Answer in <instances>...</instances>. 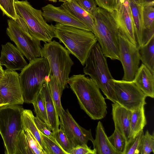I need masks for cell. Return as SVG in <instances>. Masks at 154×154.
I'll return each mask as SVG.
<instances>
[{"instance_id": "30bf717a", "label": "cell", "mask_w": 154, "mask_h": 154, "mask_svg": "<svg viewBox=\"0 0 154 154\" xmlns=\"http://www.w3.org/2000/svg\"><path fill=\"white\" fill-rule=\"evenodd\" d=\"M115 91L118 103L133 111L146 104L145 94L133 81L114 79Z\"/></svg>"}, {"instance_id": "f6af8a7d", "label": "cell", "mask_w": 154, "mask_h": 154, "mask_svg": "<svg viewBox=\"0 0 154 154\" xmlns=\"http://www.w3.org/2000/svg\"><path fill=\"white\" fill-rule=\"evenodd\" d=\"M60 2H62L63 3H65L67 1H69L70 0H58Z\"/></svg>"}, {"instance_id": "4316f807", "label": "cell", "mask_w": 154, "mask_h": 154, "mask_svg": "<svg viewBox=\"0 0 154 154\" xmlns=\"http://www.w3.org/2000/svg\"><path fill=\"white\" fill-rule=\"evenodd\" d=\"M142 6V17L145 32L146 31H153L154 3L147 4Z\"/></svg>"}, {"instance_id": "836d02e7", "label": "cell", "mask_w": 154, "mask_h": 154, "mask_svg": "<svg viewBox=\"0 0 154 154\" xmlns=\"http://www.w3.org/2000/svg\"><path fill=\"white\" fill-rule=\"evenodd\" d=\"M154 153V134H150L147 130L143 137L140 154Z\"/></svg>"}, {"instance_id": "44dd1931", "label": "cell", "mask_w": 154, "mask_h": 154, "mask_svg": "<svg viewBox=\"0 0 154 154\" xmlns=\"http://www.w3.org/2000/svg\"><path fill=\"white\" fill-rule=\"evenodd\" d=\"M48 82L44 84L41 91L45 99L46 109L49 122V128L52 132L59 128L60 120L54 102L51 97Z\"/></svg>"}, {"instance_id": "7bdbcfd3", "label": "cell", "mask_w": 154, "mask_h": 154, "mask_svg": "<svg viewBox=\"0 0 154 154\" xmlns=\"http://www.w3.org/2000/svg\"><path fill=\"white\" fill-rule=\"evenodd\" d=\"M122 0H116V3H117V8L122 3Z\"/></svg>"}, {"instance_id": "8fae6325", "label": "cell", "mask_w": 154, "mask_h": 154, "mask_svg": "<svg viewBox=\"0 0 154 154\" xmlns=\"http://www.w3.org/2000/svg\"><path fill=\"white\" fill-rule=\"evenodd\" d=\"M119 60L124 72L122 80L132 81L139 68L140 47L130 42L120 34L119 38Z\"/></svg>"}, {"instance_id": "8992f818", "label": "cell", "mask_w": 154, "mask_h": 154, "mask_svg": "<svg viewBox=\"0 0 154 154\" xmlns=\"http://www.w3.org/2000/svg\"><path fill=\"white\" fill-rule=\"evenodd\" d=\"M69 54L65 48L54 40L45 43L42 47L41 57L48 60L62 93L68 84L71 68L74 64Z\"/></svg>"}, {"instance_id": "d4e9b609", "label": "cell", "mask_w": 154, "mask_h": 154, "mask_svg": "<svg viewBox=\"0 0 154 154\" xmlns=\"http://www.w3.org/2000/svg\"><path fill=\"white\" fill-rule=\"evenodd\" d=\"M140 59L154 75V36L145 45L140 47Z\"/></svg>"}, {"instance_id": "7402d4cb", "label": "cell", "mask_w": 154, "mask_h": 154, "mask_svg": "<svg viewBox=\"0 0 154 154\" xmlns=\"http://www.w3.org/2000/svg\"><path fill=\"white\" fill-rule=\"evenodd\" d=\"M128 0L134 27L135 37L140 47L143 45L145 32L142 17V6Z\"/></svg>"}, {"instance_id": "2e32d148", "label": "cell", "mask_w": 154, "mask_h": 154, "mask_svg": "<svg viewBox=\"0 0 154 154\" xmlns=\"http://www.w3.org/2000/svg\"><path fill=\"white\" fill-rule=\"evenodd\" d=\"M0 63L6 69L21 70L28 63L17 48L9 42L2 45Z\"/></svg>"}, {"instance_id": "d6a6232c", "label": "cell", "mask_w": 154, "mask_h": 154, "mask_svg": "<svg viewBox=\"0 0 154 154\" xmlns=\"http://www.w3.org/2000/svg\"><path fill=\"white\" fill-rule=\"evenodd\" d=\"M40 133L48 154H68L55 140H53L41 132Z\"/></svg>"}, {"instance_id": "c3c4849f", "label": "cell", "mask_w": 154, "mask_h": 154, "mask_svg": "<svg viewBox=\"0 0 154 154\" xmlns=\"http://www.w3.org/2000/svg\"></svg>"}, {"instance_id": "bcb514c9", "label": "cell", "mask_w": 154, "mask_h": 154, "mask_svg": "<svg viewBox=\"0 0 154 154\" xmlns=\"http://www.w3.org/2000/svg\"><path fill=\"white\" fill-rule=\"evenodd\" d=\"M49 1L52 2H57V0H48Z\"/></svg>"}, {"instance_id": "7c38bea8", "label": "cell", "mask_w": 154, "mask_h": 154, "mask_svg": "<svg viewBox=\"0 0 154 154\" xmlns=\"http://www.w3.org/2000/svg\"><path fill=\"white\" fill-rule=\"evenodd\" d=\"M0 95L6 105H22L24 103L19 75L15 71L4 70L0 80Z\"/></svg>"}, {"instance_id": "484cf974", "label": "cell", "mask_w": 154, "mask_h": 154, "mask_svg": "<svg viewBox=\"0 0 154 154\" xmlns=\"http://www.w3.org/2000/svg\"><path fill=\"white\" fill-rule=\"evenodd\" d=\"M48 83L51 97L60 118L64 110L62 106L60 100L62 93L61 91L57 80L52 73L50 76V79Z\"/></svg>"}, {"instance_id": "ab89813d", "label": "cell", "mask_w": 154, "mask_h": 154, "mask_svg": "<svg viewBox=\"0 0 154 154\" xmlns=\"http://www.w3.org/2000/svg\"><path fill=\"white\" fill-rule=\"evenodd\" d=\"M99 7L111 11L117 8L116 0H95Z\"/></svg>"}, {"instance_id": "ee69618b", "label": "cell", "mask_w": 154, "mask_h": 154, "mask_svg": "<svg viewBox=\"0 0 154 154\" xmlns=\"http://www.w3.org/2000/svg\"><path fill=\"white\" fill-rule=\"evenodd\" d=\"M4 72V70L3 69L2 65L0 63V74L3 75Z\"/></svg>"}, {"instance_id": "60d3db41", "label": "cell", "mask_w": 154, "mask_h": 154, "mask_svg": "<svg viewBox=\"0 0 154 154\" xmlns=\"http://www.w3.org/2000/svg\"><path fill=\"white\" fill-rule=\"evenodd\" d=\"M132 2L134 3L139 5H142L144 3V0H129Z\"/></svg>"}, {"instance_id": "1f68e13d", "label": "cell", "mask_w": 154, "mask_h": 154, "mask_svg": "<svg viewBox=\"0 0 154 154\" xmlns=\"http://www.w3.org/2000/svg\"><path fill=\"white\" fill-rule=\"evenodd\" d=\"M52 135L60 147L68 154H69L70 151L74 146L62 129L60 128L57 131L52 132Z\"/></svg>"}, {"instance_id": "5bb4252c", "label": "cell", "mask_w": 154, "mask_h": 154, "mask_svg": "<svg viewBox=\"0 0 154 154\" xmlns=\"http://www.w3.org/2000/svg\"><path fill=\"white\" fill-rule=\"evenodd\" d=\"M42 10V16L46 21H54L63 25L91 31L88 27L60 7L48 4L43 7Z\"/></svg>"}, {"instance_id": "ba28073f", "label": "cell", "mask_w": 154, "mask_h": 154, "mask_svg": "<svg viewBox=\"0 0 154 154\" xmlns=\"http://www.w3.org/2000/svg\"><path fill=\"white\" fill-rule=\"evenodd\" d=\"M24 109L20 105L0 107V134L6 154H14L16 140L23 129L22 115Z\"/></svg>"}, {"instance_id": "7a4b0ae2", "label": "cell", "mask_w": 154, "mask_h": 154, "mask_svg": "<svg viewBox=\"0 0 154 154\" xmlns=\"http://www.w3.org/2000/svg\"><path fill=\"white\" fill-rule=\"evenodd\" d=\"M92 15L94 21L93 33L103 54L112 60H119V38L120 33L117 10L109 11L98 7Z\"/></svg>"}, {"instance_id": "f35d334b", "label": "cell", "mask_w": 154, "mask_h": 154, "mask_svg": "<svg viewBox=\"0 0 154 154\" xmlns=\"http://www.w3.org/2000/svg\"><path fill=\"white\" fill-rule=\"evenodd\" d=\"M69 154H96V153L94 149H91L87 144H85L73 147Z\"/></svg>"}, {"instance_id": "6da1fadb", "label": "cell", "mask_w": 154, "mask_h": 154, "mask_svg": "<svg viewBox=\"0 0 154 154\" xmlns=\"http://www.w3.org/2000/svg\"><path fill=\"white\" fill-rule=\"evenodd\" d=\"M68 83L76 95L80 107L92 119L100 120L107 114L105 99L97 83L85 75H74Z\"/></svg>"}, {"instance_id": "9c48e42d", "label": "cell", "mask_w": 154, "mask_h": 154, "mask_svg": "<svg viewBox=\"0 0 154 154\" xmlns=\"http://www.w3.org/2000/svg\"><path fill=\"white\" fill-rule=\"evenodd\" d=\"M6 33L23 56L30 61L41 57V41L32 37L14 20L7 21Z\"/></svg>"}, {"instance_id": "5b68a950", "label": "cell", "mask_w": 154, "mask_h": 154, "mask_svg": "<svg viewBox=\"0 0 154 154\" xmlns=\"http://www.w3.org/2000/svg\"><path fill=\"white\" fill-rule=\"evenodd\" d=\"M85 64L84 73L88 75L97 83L107 99L113 103H118L114 89V79L98 43H96L92 47Z\"/></svg>"}, {"instance_id": "f546056e", "label": "cell", "mask_w": 154, "mask_h": 154, "mask_svg": "<svg viewBox=\"0 0 154 154\" xmlns=\"http://www.w3.org/2000/svg\"><path fill=\"white\" fill-rule=\"evenodd\" d=\"M143 130L140 131L127 144L124 154H140L144 135Z\"/></svg>"}, {"instance_id": "603a6c76", "label": "cell", "mask_w": 154, "mask_h": 154, "mask_svg": "<svg viewBox=\"0 0 154 154\" xmlns=\"http://www.w3.org/2000/svg\"><path fill=\"white\" fill-rule=\"evenodd\" d=\"M34 117L31 110L23 109L22 115L23 129L29 132L38 142L45 154H48L40 132L35 123Z\"/></svg>"}, {"instance_id": "b9f144b4", "label": "cell", "mask_w": 154, "mask_h": 154, "mask_svg": "<svg viewBox=\"0 0 154 154\" xmlns=\"http://www.w3.org/2000/svg\"><path fill=\"white\" fill-rule=\"evenodd\" d=\"M5 105H6L3 99L0 95V107Z\"/></svg>"}, {"instance_id": "83f0119b", "label": "cell", "mask_w": 154, "mask_h": 154, "mask_svg": "<svg viewBox=\"0 0 154 154\" xmlns=\"http://www.w3.org/2000/svg\"><path fill=\"white\" fill-rule=\"evenodd\" d=\"M32 103L34 106L36 116L46 123L49 127V122L46 109L45 99L41 91L38 97Z\"/></svg>"}, {"instance_id": "f1b7e54d", "label": "cell", "mask_w": 154, "mask_h": 154, "mask_svg": "<svg viewBox=\"0 0 154 154\" xmlns=\"http://www.w3.org/2000/svg\"><path fill=\"white\" fill-rule=\"evenodd\" d=\"M33 154L23 129L19 134L16 141L14 154Z\"/></svg>"}, {"instance_id": "9a60e30c", "label": "cell", "mask_w": 154, "mask_h": 154, "mask_svg": "<svg viewBox=\"0 0 154 154\" xmlns=\"http://www.w3.org/2000/svg\"><path fill=\"white\" fill-rule=\"evenodd\" d=\"M116 9L117 22L121 34L132 44L138 45L128 0H123Z\"/></svg>"}, {"instance_id": "e0dca14e", "label": "cell", "mask_w": 154, "mask_h": 154, "mask_svg": "<svg viewBox=\"0 0 154 154\" xmlns=\"http://www.w3.org/2000/svg\"><path fill=\"white\" fill-rule=\"evenodd\" d=\"M112 115L115 128L124 135L127 141L129 140L132 112L118 103L112 104Z\"/></svg>"}, {"instance_id": "e575fe53", "label": "cell", "mask_w": 154, "mask_h": 154, "mask_svg": "<svg viewBox=\"0 0 154 154\" xmlns=\"http://www.w3.org/2000/svg\"><path fill=\"white\" fill-rule=\"evenodd\" d=\"M15 0H0V8L3 14L15 20L17 14L14 6Z\"/></svg>"}, {"instance_id": "277c9868", "label": "cell", "mask_w": 154, "mask_h": 154, "mask_svg": "<svg viewBox=\"0 0 154 154\" xmlns=\"http://www.w3.org/2000/svg\"><path fill=\"white\" fill-rule=\"evenodd\" d=\"M56 37L62 43L70 54L84 66L93 46L97 42L91 31L57 23L55 25Z\"/></svg>"}, {"instance_id": "7dc6e473", "label": "cell", "mask_w": 154, "mask_h": 154, "mask_svg": "<svg viewBox=\"0 0 154 154\" xmlns=\"http://www.w3.org/2000/svg\"><path fill=\"white\" fill-rule=\"evenodd\" d=\"M2 75H3L0 74V80L2 77Z\"/></svg>"}, {"instance_id": "74e56055", "label": "cell", "mask_w": 154, "mask_h": 154, "mask_svg": "<svg viewBox=\"0 0 154 154\" xmlns=\"http://www.w3.org/2000/svg\"><path fill=\"white\" fill-rule=\"evenodd\" d=\"M34 121L39 131L53 140H55L52 135V132L47 124L37 116L34 117Z\"/></svg>"}, {"instance_id": "cb8c5ba5", "label": "cell", "mask_w": 154, "mask_h": 154, "mask_svg": "<svg viewBox=\"0 0 154 154\" xmlns=\"http://www.w3.org/2000/svg\"><path fill=\"white\" fill-rule=\"evenodd\" d=\"M144 106L143 105L138 109L132 111L129 140L128 143L134 138L140 131L143 130L147 124L145 113Z\"/></svg>"}, {"instance_id": "52a82bcc", "label": "cell", "mask_w": 154, "mask_h": 154, "mask_svg": "<svg viewBox=\"0 0 154 154\" xmlns=\"http://www.w3.org/2000/svg\"><path fill=\"white\" fill-rule=\"evenodd\" d=\"M14 6L17 14L24 20L32 37L45 43L56 37L55 26L46 22L41 10L34 8L27 0H15Z\"/></svg>"}, {"instance_id": "ac0fdd59", "label": "cell", "mask_w": 154, "mask_h": 154, "mask_svg": "<svg viewBox=\"0 0 154 154\" xmlns=\"http://www.w3.org/2000/svg\"><path fill=\"white\" fill-rule=\"evenodd\" d=\"M132 81L146 97H154V75L144 64L139 67Z\"/></svg>"}, {"instance_id": "d590c367", "label": "cell", "mask_w": 154, "mask_h": 154, "mask_svg": "<svg viewBox=\"0 0 154 154\" xmlns=\"http://www.w3.org/2000/svg\"><path fill=\"white\" fill-rule=\"evenodd\" d=\"M26 136L33 154H45L37 140L28 131H25Z\"/></svg>"}, {"instance_id": "4dcf8cb0", "label": "cell", "mask_w": 154, "mask_h": 154, "mask_svg": "<svg viewBox=\"0 0 154 154\" xmlns=\"http://www.w3.org/2000/svg\"><path fill=\"white\" fill-rule=\"evenodd\" d=\"M112 146L122 154H124L127 145V141L124 135L117 128L113 133L108 137Z\"/></svg>"}, {"instance_id": "d6986e66", "label": "cell", "mask_w": 154, "mask_h": 154, "mask_svg": "<svg viewBox=\"0 0 154 154\" xmlns=\"http://www.w3.org/2000/svg\"><path fill=\"white\" fill-rule=\"evenodd\" d=\"M95 131V138L92 142L96 154H122L112 145L100 121L98 122Z\"/></svg>"}, {"instance_id": "4fadbf2b", "label": "cell", "mask_w": 154, "mask_h": 154, "mask_svg": "<svg viewBox=\"0 0 154 154\" xmlns=\"http://www.w3.org/2000/svg\"><path fill=\"white\" fill-rule=\"evenodd\" d=\"M59 126L62 129L74 147L87 144L93 140L91 129H85L75 121L68 109L63 110L60 118Z\"/></svg>"}, {"instance_id": "ffe728a7", "label": "cell", "mask_w": 154, "mask_h": 154, "mask_svg": "<svg viewBox=\"0 0 154 154\" xmlns=\"http://www.w3.org/2000/svg\"><path fill=\"white\" fill-rule=\"evenodd\" d=\"M60 7L88 27L93 33L94 21L93 15L82 9L75 0H70L63 3Z\"/></svg>"}, {"instance_id": "3957f363", "label": "cell", "mask_w": 154, "mask_h": 154, "mask_svg": "<svg viewBox=\"0 0 154 154\" xmlns=\"http://www.w3.org/2000/svg\"><path fill=\"white\" fill-rule=\"evenodd\" d=\"M19 74L25 103H32L39 94L44 84L52 74L48 62L41 57L30 61Z\"/></svg>"}, {"instance_id": "8d00e7d4", "label": "cell", "mask_w": 154, "mask_h": 154, "mask_svg": "<svg viewBox=\"0 0 154 154\" xmlns=\"http://www.w3.org/2000/svg\"><path fill=\"white\" fill-rule=\"evenodd\" d=\"M78 5L88 13L92 14L98 7L95 0H75Z\"/></svg>"}]
</instances>
